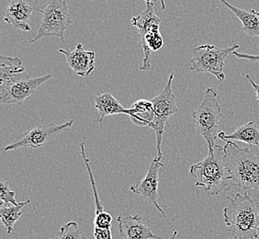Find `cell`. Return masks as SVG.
Here are the masks:
<instances>
[{"mask_svg":"<svg viewBox=\"0 0 259 239\" xmlns=\"http://www.w3.org/2000/svg\"><path fill=\"white\" fill-rule=\"evenodd\" d=\"M239 19L244 33L251 37H259V12L255 10H242L231 5L225 0L221 1Z\"/></svg>","mask_w":259,"mask_h":239,"instance_id":"17","label":"cell"},{"mask_svg":"<svg viewBox=\"0 0 259 239\" xmlns=\"http://www.w3.org/2000/svg\"><path fill=\"white\" fill-rule=\"evenodd\" d=\"M74 125V120H70L63 125L49 124L35 127L19 135L11 144L4 147V151H13L22 147L40 148L48 144L63 132H68Z\"/></svg>","mask_w":259,"mask_h":239,"instance_id":"9","label":"cell"},{"mask_svg":"<svg viewBox=\"0 0 259 239\" xmlns=\"http://www.w3.org/2000/svg\"><path fill=\"white\" fill-rule=\"evenodd\" d=\"M164 162L157 157L154 158L150 164L149 169L144 179L136 180L135 184L130 186V190L141 196L145 204L154 205L155 208L166 218V214L160 207L158 203V184H159V170L164 167Z\"/></svg>","mask_w":259,"mask_h":239,"instance_id":"10","label":"cell"},{"mask_svg":"<svg viewBox=\"0 0 259 239\" xmlns=\"http://www.w3.org/2000/svg\"><path fill=\"white\" fill-rule=\"evenodd\" d=\"M33 11L42 12V10L30 6L25 1L12 0L6 9L4 20L17 30L30 31L31 27L29 22Z\"/></svg>","mask_w":259,"mask_h":239,"instance_id":"13","label":"cell"},{"mask_svg":"<svg viewBox=\"0 0 259 239\" xmlns=\"http://www.w3.org/2000/svg\"><path fill=\"white\" fill-rule=\"evenodd\" d=\"M178 234H179V232H178L177 230H174V231H173V234H172V236H171V238L170 239H176V237H177V235H178Z\"/></svg>","mask_w":259,"mask_h":239,"instance_id":"26","label":"cell"},{"mask_svg":"<svg viewBox=\"0 0 259 239\" xmlns=\"http://www.w3.org/2000/svg\"><path fill=\"white\" fill-rule=\"evenodd\" d=\"M59 53L65 55L70 68L79 76H89L95 69V51H85L82 44H76L74 51L59 49Z\"/></svg>","mask_w":259,"mask_h":239,"instance_id":"11","label":"cell"},{"mask_svg":"<svg viewBox=\"0 0 259 239\" xmlns=\"http://www.w3.org/2000/svg\"><path fill=\"white\" fill-rule=\"evenodd\" d=\"M81 232L77 223L74 221L63 225L59 230L58 236L55 239H80Z\"/></svg>","mask_w":259,"mask_h":239,"instance_id":"21","label":"cell"},{"mask_svg":"<svg viewBox=\"0 0 259 239\" xmlns=\"http://www.w3.org/2000/svg\"><path fill=\"white\" fill-rule=\"evenodd\" d=\"M190 175L196 179L197 187H203L207 194L218 195L229 190V174L224 162L223 146L216 145L213 151H209L204 158L192 165Z\"/></svg>","mask_w":259,"mask_h":239,"instance_id":"3","label":"cell"},{"mask_svg":"<svg viewBox=\"0 0 259 239\" xmlns=\"http://www.w3.org/2000/svg\"><path fill=\"white\" fill-rule=\"evenodd\" d=\"M224 162L233 184L247 191H259V154H254L249 146L242 148L233 141H226Z\"/></svg>","mask_w":259,"mask_h":239,"instance_id":"2","label":"cell"},{"mask_svg":"<svg viewBox=\"0 0 259 239\" xmlns=\"http://www.w3.org/2000/svg\"><path fill=\"white\" fill-rule=\"evenodd\" d=\"M229 205L224 208V221L228 227L230 239L259 237V202L247 191L228 197Z\"/></svg>","mask_w":259,"mask_h":239,"instance_id":"1","label":"cell"},{"mask_svg":"<svg viewBox=\"0 0 259 239\" xmlns=\"http://www.w3.org/2000/svg\"><path fill=\"white\" fill-rule=\"evenodd\" d=\"M218 92L208 88L205 91L204 99L198 109L192 112L195 129L204 138L209 151H213L216 146L215 140L218 137L220 122L224 118L222 108L217 100Z\"/></svg>","mask_w":259,"mask_h":239,"instance_id":"4","label":"cell"},{"mask_svg":"<svg viewBox=\"0 0 259 239\" xmlns=\"http://www.w3.org/2000/svg\"><path fill=\"white\" fill-rule=\"evenodd\" d=\"M30 201H25L19 203L17 205H0V218L2 224L5 225L8 234H11L14 229L16 223L18 220H20L22 213V209L30 205Z\"/></svg>","mask_w":259,"mask_h":239,"instance_id":"19","label":"cell"},{"mask_svg":"<svg viewBox=\"0 0 259 239\" xmlns=\"http://www.w3.org/2000/svg\"><path fill=\"white\" fill-rule=\"evenodd\" d=\"M238 48V45H234L227 48H220L211 45L198 46L194 48L193 56L190 60V71L211 74L220 82H223L225 79L224 70L225 60Z\"/></svg>","mask_w":259,"mask_h":239,"instance_id":"5","label":"cell"},{"mask_svg":"<svg viewBox=\"0 0 259 239\" xmlns=\"http://www.w3.org/2000/svg\"><path fill=\"white\" fill-rule=\"evenodd\" d=\"M50 74L38 77H30L21 73L0 85V101L2 104L22 105L42 84L52 78Z\"/></svg>","mask_w":259,"mask_h":239,"instance_id":"8","label":"cell"},{"mask_svg":"<svg viewBox=\"0 0 259 239\" xmlns=\"http://www.w3.org/2000/svg\"><path fill=\"white\" fill-rule=\"evenodd\" d=\"M134 110V116L130 118L131 121L140 127H150L154 117L153 103L151 100H137L132 106Z\"/></svg>","mask_w":259,"mask_h":239,"instance_id":"18","label":"cell"},{"mask_svg":"<svg viewBox=\"0 0 259 239\" xmlns=\"http://www.w3.org/2000/svg\"><path fill=\"white\" fill-rule=\"evenodd\" d=\"M154 4L153 1H145L146 9L137 17L132 19V24L138 30V35L136 37L139 38L140 42L144 40L151 32L159 30L162 20L156 15Z\"/></svg>","mask_w":259,"mask_h":239,"instance_id":"14","label":"cell"},{"mask_svg":"<svg viewBox=\"0 0 259 239\" xmlns=\"http://www.w3.org/2000/svg\"><path fill=\"white\" fill-rule=\"evenodd\" d=\"M175 74L171 73L168 81L164 87L163 91L152 99L154 117L150 128L155 131L156 135V148H157V158L162 160V142L164 136V127L167 125L168 120L172 115L178 112L179 108L176 102V96L172 90V83L174 80Z\"/></svg>","mask_w":259,"mask_h":239,"instance_id":"7","label":"cell"},{"mask_svg":"<svg viewBox=\"0 0 259 239\" xmlns=\"http://www.w3.org/2000/svg\"><path fill=\"white\" fill-rule=\"evenodd\" d=\"M24 72L25 68L22 64V60L19 57L4 55L0 57V85Z\"/></svg>","mask_w":259,"mask_h":239,"instance_id":"20","label":"cell"},{"mask_svg":"<svg viewBox=\"0 0 259 239\" xmlns=\"http://www.w3.org/2000/svg\"><path fill=\"white\" fill-rule=\"evenodd\" d=\"M218 137L223 141H240L251 146H259V125L254 122H249L246 125H242L234 131L233 134L227 135L225 132L218 134Z\"/></svg>","mask_w":259,"mask_h":239,"instance_id":"16","label":"cell"},{"mask_svg":"<svg viewBox=\"0 0 259 239\" xmlns=\"http://www.w3.org/2000/svg\"><path fill=\"white\" fill-rule=\"evenodd\" d=\"M95 107L98 110L99 115L96 120L95 124L101 123L105 117L110 115L126 114L132 118L134 116V110L132 108L125 109L120 101L115 99L113 95L110 93H103V94L97 96L95 99Z\"/></svg>","mask_w":259,"mask_h":239,"instance_id":"15","label":"cell"},{"mask_svg":"<svg viewBox=\"0 0 259 239\" xmlns=\"http://www.w3.org/2000/svg\"><path fill=\"white\" fill-rule=\"evenodd\" d=\"M112 216L109 213L102 211L96 213L94 226L100 229H111Z\"/></svg>","mask_w":259,"mask_h":239,"instance_id":"23","label":"cell"},{"mask_svg":"<svg viewBox=\"0 0 259 239\" xmlns=\"http://www.w3.org/2000/svg\"><path fill=\"white\" fill-rule=\"evenodd\" d=\"M0 205H17L19 204L15 199V191L10 189V185L8 184V182H6L4 179H2L0 182Z\"/></svg>","mask_w":259,"mask_h":239,"instance_id":"22","label":"cell"},{"mask_svg":"<svg viewBox=\"0 0 259 239\" xmlns=\"http://www.w3.org/2000/svg\"><path fill=\"white\" fill-rule=\"evenodd\" d=\"M246 79L248 80L250 84L252 85V88H253V90L254 91V94H255V97H256V100L259 101V84H256L248 74L246 75Z\"/></svg>","mask_w":259,"mask_h":239,"instance_id":"25","label":"cell"},{"mask_svg":"<svg viewBox=\"0 0 259 239\" xmlns=\"http://www.w3.org/2000/svg\"><path fill=\"white\" fill-rule=\"evenodd\" d=\"M42 20L40 29L30 44H34L37 41L46 37H57L65 42V31L73 23L67 8V2L65 0H54L45 6L42 10Z\"/></svg>","mask_w":259,"mask_h":239,"instance_id":"6","label":"cell"},{"mask_svg":"<svg viewBox=\"0 0 259 239\" xmlns=\"http://www.w3.org/2000/svg\"><path fill=\"white\" fill-rule=\"evenodd\" d=\"M117 221L119 233L124 239H163L154 234L149 226L143 223L138 214L133 216L123 213L118 216Z\"/></svg>","mask_w":259,"mask_h":239,"instance_id":"12","label":"cell"},{"mask_svg":"<svg viewBox=\"0 0 259 239\" xmlns=\"http://www.w3.org/2000/svg\"><path fill=\"white\" fill-rule=\"evenodd\" d=\"M94 237L95 239H112L111 229H100L94 227Z\"/></svg>","mask_w":259,"mask_h":239,"instance_id":"24","label":"cell"}]
</instances>
